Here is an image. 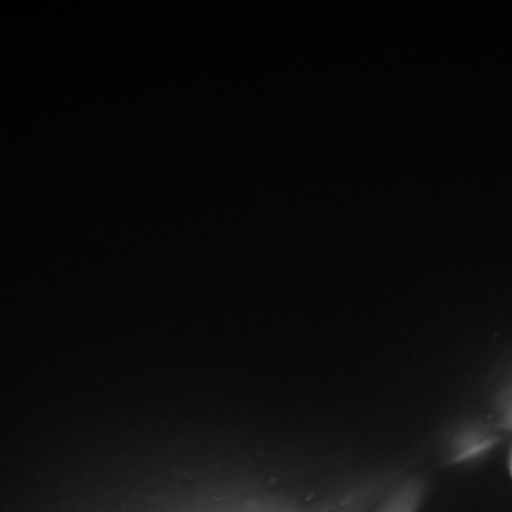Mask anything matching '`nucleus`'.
I'll list each match as a JSON object with an SVG mask.
<instances>
[{
  "mask_svg": "<svg viewBox=\"0 0 512 512\" xmlns=\"http://www.w3.org/2000/svg\"><path fill=\"white\" fill-rule=\"evenodd\" d=\"M511 475H512V458H511Z\"/></svg>",
  "mask_w": 512,
  "mask_h": 512,
  "instance_id": "1",
  "label": "nucleus"
}]
</instances>
